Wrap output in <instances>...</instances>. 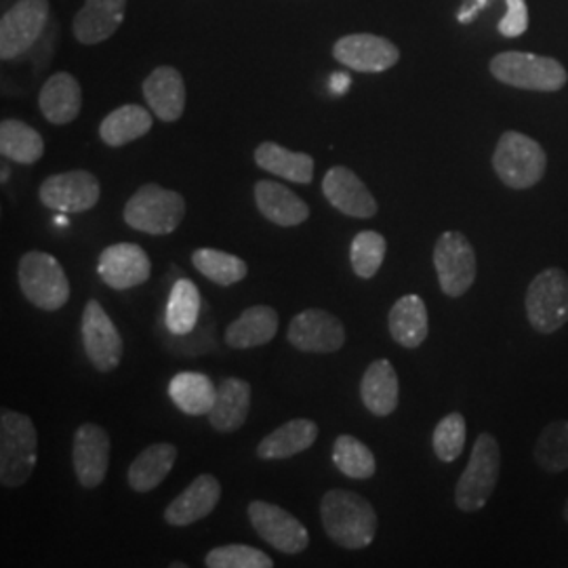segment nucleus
I'll return each mask as SVG.
<instances>
[{
    "mask_svg": "<svg viewBox=\"0 0 568 568\" xmlns=\"http://www.w3.org/2000/svg\"><path fill=\"white\" fill-rule=\"evenodd\" d=\"M49 0H20L0 20V58L18 60L28 53L49 21Z\"/></svg>",
    "mask_w": 568,
    "mask_h": 568,
    "instance_id": "nucleus-10",
    "label": "nucleus"
},
{
    "mask_svg": "<svg viewBox=\"0 0 568 568\" xmlns=\"http://www.w3.org/2000/svg\"><path fill=\"white\" fill-rule=\"evenodd\" d=\"M321 520L333 544L345 549H365L373 544L379 518L371 501L354 490L333 488L321 504Z\"/></svg>",
    "mask_w": 568,
    "mask_h": 568,
    "instance_id": "nucleus-1",
    "label": "nucleus"
},
{
    "mask_svg": "<svg viewBox=\"0 0 568 568\" xmlns=\"http://www.w3.org/2000/svg\"><path fill=\"white\" fill-rule=\"evenodd\" d=\"M126 225L150 236H166L175 232L185 217L182 194L166 190L159 183H145L124 204L122 213Z\"/></svg>",
    "mask_w": 568,
    "mask_h": 568,
    "instance_id": "nucleus-3",
    "label": "nucleus"
},
{
    "mask_svg": "<svg viewBox=\"0 0 568 568\" xmlns=\"http://www.w3.org/2000/svg\"><path fill=\"white\" fill-rule=\"evenodd\" d=\"M331 89H333V93L344 95L345 91L349 89V77H347L345 72L333 74V77H331Z\"/></svg>",
    "mask_w": 568,
    "mask_h": 568,
    "instance_id": "nucleus-43",
    "label": "nucleus"
},
{
    "mask_svg": "<svg viewBox=\"0 0 568 568\" xmlns=\"http://www.w3.org/2000/svg\"><path fill=\"white\" fill-rule=\"evenodd\" d=\"M565 520H567V523H568V499H567V504H565Z\"/></svg>",
    "mask_w": 568,
    "mask_h": 568,
    "instance_id": "nucleus-46",
    "label": "nucleus"
},
{
    "mask_svg": "<svg viewBox=\"0 0 568 568\" xmlns=\"http://www.w3.org/2000/svg\"><path fill=\"white\" fill-rule=\"evenodd\" d=\"M255 203L267 222L281 227H295L310 217V206L281 183L262 180L255 183Z\"/></svg>",
    "mask_w": 568,
    "mask_h": 568,
    "instance_id": "nucleus-21",
    "label": "nucleus"
},
{
    "mask_svg": "<svg viewBox=\"0 0 568 568\" xmlns=\"http://www.w3.org/2000/svg\"><path fill=\"white\" fill-rule=\"evenodd\" d=\"M490 72L497 81L527 91H560L568 81L567 70L560 61L532 53L509 51L490 61Z\"/></svg>",
    "mask_w": 568,
    "mask_h": 568,
    "instance_id": "nucleus-7",
    "label": "nucleus"
},
{
    "mask_svg": "<svg viewBox=\"0 0 568 568\" xmlns=\"http://www.w3.org/2000/svg\"><path fill=\"white\" fill-rule=\"evenodd\" d=\"M9 178H11V171L7 169V164H2V183H7Z\"/></svg>",
    "mask_w": 568,
    "mask_h": 568,
    "instance_id": "nucleus-44",
    "label": "nucleus"
},
{
    "mask_svg": "<svg viewBox=\"0 0 568 568\" xmlns=\"http://www.w3.org/2000/svg\"><path fill=\"white\" fill-rule=\"evenodd\" d=\"M255 163L267 173L278 175L286 182L312 183L314 159L304 152H291L274 142H264L255 150Z\"/></svg>",
    "mask_w": 568,
    "mask_h": 568,
    "instance_id": "nucleus-30",
    "label": "nucleus"
},
{
    "mask_svg": "<svg viewBox=\"0 0 568 568\" xmlns=\"http://www.w3.org/2000/svg\"><path fill=\"white\" fill-rule=\"evenodd\" d=\"M171 567H173V568H183V567H185V565H182V562H173V565H171Z\"/></svg>",
    "mask_w": 568,
    "mask_h": 568,
    "instance_id": "nucleus-45",
    "label": "nucleus"
},
{
    "mask_svg": "<svg viewBox=\"0 0 568 568\" xmlns=\"http://www.w3.org/2000/svg\"><path fill=\"white\" fill-rule=\"evenodd\" d=\"M246 511L257 535L272 548L288 556H295L310 546L307 528L302 525V520H297L286 509L267 501H251Z\"/></svg>",
    "mask_w": 568,
    "mask_h": 568,
    "instance_id": "nucleus-12",
    "label": "nucleus"
},
{
    "mask_svg": "<svg viewBox=\"0 0 568 568\" xmlns=\"http://www.w3.org/2000/svg\"><path fill=\"white\" fill-rule=\"evenodd\" d=\"M333 464L344 476L354 480H368L377 471L373 450L358 438L347 434L337 436L333 443Z\"/></svg>",
    "mask_w": 568,
    "mask_h": 568,
    "instance_id": "nucleus-36",
    "label": "nucleus"
},
{
    "mask_svg": "<svg viewBox=\"0 0 568 568\" xmlns=\"http://www.w3.org/2000/svg\"><path fill=\"white\" fill-rule=\"evenodd\" d=\"M39 105L51 124L77 121L82 108L81 84L70 72H58L42 84Z\"/></svg>",
    "mask_w": 568,
    "mask_h": 568,
    "instance_id": "nucleus-24",
    "label": "nucleus"
},
{
    "mask_svg": "<svg viewBox=\"0 0 568 568\" xmlns=\"http://www.w3.org/2000/svg\"><path fill=\"white\" fill-rule=\"evenodd\" d=\"M493 169L514 190H527L541 182L548 169L546 150L518 131H508L493 154Z\"/></svg>",
    "mask_w": 568,
    "mask_h": 568,
    "instance_id": "nucleus-5",
    "label": "nucleus"
},
{
    "mask_svg": "<svg viewBox=\"0 0 568 568\" xmlns=\"http://www.w3.org/2000/svg\"><path fill=\"white\" fill-rule=\"evenodd\" d=\"M126 0H87L74 18V37L82 44L108 41L124 20Z\"/></svg>",
    "mask_w": 568,
    "mask_h": 568,
    "instance_id": "nucleus-22",
    "label": "nucleus"
},
{
    "mask_svg": "<svg viewBox=\"0 0 568 568\" xmlns=\"http://www.w3.org/2000/svg\"><path fill=\"white\" fill-rule=\"evenodd\" d=\"M192 264L204 278L220 286L241 283L248 274V265L244 264V260L217 248H196L192 253Z\"/></svg>",
    "mask_w": 568,
    "mask_h": 568,
    "instance_id": "nucleus-35",
    "label": "nucleus"
},
{
    "mask_svg": "<svg viewBox=\"0 0 568 568\" xmlns=\"http://www.w3.org/2000/svg\"><path fill=\"white\" fill-rule=\"evenodd\" d=\"M18 278L23 297L34 307L55 312L70 302V281L51 253H26L20 260Z\"/></svg>",
    "mask_w": 568,
    "mask_h": 568,
    "instance_id": "nucleus-6",
    "label": "nucleus"
},
{
    "mask_svg": "<svg viewBox=\"0 0 568 568\" xmlns=\"http://www.w3.org/2000/svg\"><path fill=\"white\" fill-rule=\"evenodd\" d=\"M201 293L196 284L187 278H180L173 284L169 304H166V314H164V325L173 335H187L199 325L201 318Z\"/></svg>",
    "mask_w": 568,
    "mask_h": 568,
    "instance_id": "nucleus-34",
    "label": "nucleus"
},
{
    "mask_svg": "<svg viewBox=\"0 0 568 568\" xmlns=\"http://www.w3.org/2000/svg\"><path fill=\"white\" fill-rule=\"evenodd\" d=\"M527 318L537 333L551 335L568 323V274L548 267L528 284Z\"/></svg>",
    "mask_w": 568,
    "mask_h": 568,
    "instance_id": "nucleus-8",
    "label": "nucleus"
},
{
    "mask_svg": "<svg viewBox=\"0 0 568 568\" xmlns=\"http://www.w3.org/2000/svg\"><path fill=\"white\" fill-rule=\"evenodd\" d=\"M102 187L89 171H68L42 182L39 199L47 209L61 213H84L100 203Z\"/></svg>",
    "mask_w": 568,
    "mask_h": 568,
    "instance_id": "nucleus-14",
    "label": "nucleus"
},
{
    "mask_svg": "<svg viewBox=\"0 0 568 568\" xmlns=\"http://www.w3.org/2000/svg\"><path fill=\"white\" fill-rule=\"evenodd\" d=\"M278 333V312L270 305L246 307L243 314L225 328V344L234 349H248L270 344Z\"/></svg>",
    "mask_w": 568,
    "mask_h": 568,
    "instance_id": "nucleus-25",
    "label": "nucleus"
},
{
    "mask_svg": "<svg viewBox=\"0 0 568 568\" xmlns=\"http://www.w3.org/2000/svg\"><path fill=\"white\" fill-rule=\"evenodd\" d=\"M333 58L356 72H386L398 63L400 51L375 34H347L335 42Z\"/></svg>",
    "mask_w": 568,
    "mask_h": 568,
    "instance_id": "nucleus-16",
    "label": "nucleus"
},
{
    "mask_svg": "<svg viewBox=\"0 0 568 568\" xmlns=\"http://www.w3.org/2000/svg\"><path fill=\"white\" fill-rule=\"evenodd\" d=\"M487 4L488 0H469L467 4H464V9L459 11V18H457V20L462 21V23L474 21V18H476Z\"/></svg>",
    "mask_w": 568,
    "mask_h": 568,
    "instance_id": "nucleus-42",
    "label": "nucleus"
},
{
    "mask_svg": "<svg viewBox=\"0 0 568 568\" xmlns=\"http://www.w3.org/2000/svg\"><path fill=\"white\" fill-rule=\"evenodd\" d=\"M286 339L307 354H333L344 347L345 326L335 314L310 307L291 321Z\"/></svg>",
    "mask_w": 568,
    "mask_h": 568,
    "instance_id": "nucleus-13",
    "label": "nucleus"
},
{
    "mask_svg": "<svg viewBox=\"0 0 568 568\" xmlns=\"http://www.w3.org/2000/svg\"><path fill=\"white\" fill-rule=\"evenodd\" d=\"M143 98L156 119L163 122L180 121L185 110V84L182 74L171 65L156 68L143 81Z\"/></svg>",
    "mask_w": 568,
    "mask_h": 568,
    "instance_id": "nucleus-20",
    "label": "nucleus"
},
{
    "mask_svg": "<svg viewBox=\"0 0 568 568\" xmlns=\"http://www.w3.org/2000/svg\"><path fill=\"white\" fill-rule=\"evenodd\" d=\"M220 499H222L220 480L211 474H201L166 506L164 523L171 527H190L211 516V511L217 508Z\"/></svg>",
    "mask_w": 568,
    "mask_h": 568,
    "instance_id": "nucleus-19",
    "label": "nucleus"
},
{
    "mask_svg": "<svg viewBox=\"0 0 568 568\" xmlns=\"http://www.w3.org/2000/svg\"><path fill=\"white\" fill-rule=\"evenodd\" d=\"M535 462L548 474L568 469V422H554L544 427L535 445Z\"/></svg>",
    "mask_w": 568,
    "mask_h": 568,
    "instance_id": "nucleus-37",
    "label": "nucleus"
},
{
    "mask_svg": "<svg viewBox=\"0 0 568 568\" xmlns=\"http://www.w3.org/2000/svg\"><path fill=\"white\" fill-rule=\"evenodd\" d=\"M323 194L331 206L339 213L356 220H368L377 213V201L368 192L363 180L345 166H333L326 171L323 180Z\"/></svg>",
    "mask_w": 568,
    "mask_h": 568,
    "instance_id": "nucleus-18",
    "label": "nucleus"
},
{
    "mask_svg": "<svg viewBox=\"0 0 568 568\" xmlns=\"http://www.w3.org/2000/svg\"><path fill=\"white\" fill-rule=\"evenodd\" d=\"M501 471V450L493 434H480L474 443L467 467L455 487V504L462 511L485 508L495 493Z\"/></svg>",
    "mask_w": 568,
    "mask_h": 568,
    "instance_id": "nucleus-4",
    "label": "nucleus"
},
{
    "mask_svg": "<svg viewBox=\"0 0 568 568\" xmlns=\"http://www.w3.org/2000/svg\"><path fill=\"white\" fill-rule=\"evenodd\" d=\"M152 114L135 103H126L110 112L100 124V138L110 148H121L150 133Z\"/></svg>",
    "mask_w": 568,
    "mask_h": 568,
    "instance_id": "nucleus-31",
    "label": "nucleus"
},
{
    "mask_svg": "<svg viewBox=\"0 0 568 568\" xmlns=\"http://www.w3.org/2000/svg\"><path fill=\"white\" fill-rule=\"evenodd\" d=\"M434 267L448 297H462L476 283V251L462 232H445L434 246Z\"/></svg>",
    "mask_w": 568,
    "mask_h": 568,
    "instance_id": "nucleus-9",
    "label": "nucleus"
},
{
    "mask_svg": "<svg viewBox=\"0 0 568 568\" xmlns=\"http://www.w3.org/2000/svg\"><path fill=\"white\" fill-rule=\"evenodd\" d=\"M82 344L87 358L100 373H110L121 365L122 345L121 333L105 314L98 300H89L82 312Z\"/></svg>",
    "mask_w": 568,
    "mask_h": 568,
    "instance_id": "nucleus-11",
    "label": "nucleus"
},
{
    "mask_svg": "<svg viewBox=\"0 0 568 568\" xmlns=\"http://www.w3.org/2000/svg\"><path fill=\"white\" fill-rule=\"evenodd\" d=\"M251 408V386L239 377L222 379L217 387L215 405L209 410V424L222 434L236 432L244 426Z\"/></svg>",
    "mask_w": 568,
    "mask_h": 568,
    "instance_id": "nucleus-26",
    "label": "nucleus"
},
{
    "mask_svg": "<svg viewBox=\"0 0 568 568\" xmlns=\"http://www.w3.org/2000/svg\"><path fill=\"white\" fill-rule=\"evenodd\" d=\"M39 462V434L34 422L18 413L0 415V483L4 488H20L30 480Z\"/></svg>",
    "mask_w": 568,
    "mask_h": 568,
    "instance_id": "nucleus-2",
    "label": "nucleus"
},
{
    "mask_svg": "<svg viewBox=\"0 0 568 568\" xmlns=\"http://www.w3.org/2000/svg\"><path fill=\"white\" fill-rule=\"evenodd\" d=\"M0 152L13 163L34 164L44 154V142L41 133L30 124L7 119L0 122Z\"/></svg>",
    "mask_w": 568,
    "mask_h": 568,
    "instance_id": "nucleus-33",
    "label": "nucleus"
},
{
    "mask_svg": "<svg viewBox=\"0 0 568 568\" xmlns=\"http://www.w3.org/2000/svg\"><path fill=\"white\" fill-rule=\"evenodd\" d=\"M178 462V447L171 443H156L143 448L126 471L129 487L135 493H150L161 487Z\"/></svg>",
    "mask_w": 568,
    "mask_h": 568,
    "instance_id": "nucleus-29",
    "label": "nucleus"
},
{
    "mask_svg": "<svg viewBox=\"0 0 568 568\" xmlns=\"http://www.w3.org/2000/svg\"><path fill=\"white\" fill-rule=\"evenodd\" d=\"M361 398L363 405L377 417H387L398 408L400 384L398 373L389 361L379 358L368 365L361 382Z\"/></svg>",
    "mask_w": 568,
    "mask_h": 568,
    "instance_id": "nucleus-23",
    "label": "nucleus"
},
{
    "mask_svg": "<svg viewBox=\"0 0 568 568\" xmlns=\"http://www.w3.org/2000/svg\"><path fill=\"white\" fill-rule=\"evenodd\" d=\"M204 565L209 568H272L274 560L262 549L234 544L211 549Z\"/></svg>",
    "mask_w": 568,
    "mask_h": 568,
    "instance_id": "nucleus-40",
    "label": "nucleus"
},
{
    "mask_svg": "<svg viewBox=\"0 0 568 568\" xmlns=\"http://www.w3.org/2000/svg\"><path fill=\"white\" fill-rule=\"evenodd\" d=\"M169 396L182 413L199 417L215 405L217 387L203 373H178L169 384Z\"/></svg>",
    "mask_w": 568,
    "mask_h": 568,
    "instance_id": "nucleus-32",
    "label": "nucleus"
},
{
    "mask_svg": "<svg viewBox=\"0 0 568 568\" xmlns=\"http://www.w3.org/2000/svg\"><path fill=\"white\" fill-rule=\"evenodd\" d=\"M318 426L312 419H291L272 434H267L257 447V457L264 462L291 459L316 443Z\"/></svg>",
    "mask_w": 568,
    "mask_h": 568,
    "instance_id": "nucleus-28",
    "label": "nucleus"
},
{
    "mask_svg": "<svg viewBox=\"0 0 568 568\" xmlns=\"http://www.w3.org/2000/svg\"><path fill=\"white\" fill-rule=\"evenodd\" d=\"M98 274L110 288L126 291L150 281L152 262L140 244H110L98 260Z\"/></svg>",
    "mask_w": 568,
    "mask_h": 568,
    "instance_id": "nucleus-15",
    "label": "nucleus"
},
{
    "mask_svg": "<svg viewBox=\"0 0 568 568\" xmlns=\"http://www.w3.org/2000/svg\"><path fill=\"white\" fill-rule=\"evenodd\" d=\"M72 466L84 488L100 487L110 467V436L98 424H82L72 443Z\"/></svg>",
    "mask_w": 568,
    "mask_h": 568,
    "instance_id": "nucleus-17",
    "label": "nucleus"
},
{
    "mask_svg": "<svg viewBox=\"0 0 568 568\" xmlns=\"http://www.w3.org/2000/svg\"><path fill=\"white\" fill-rule=\"evenodd\" d=\"M387 243L379 232L365 230L354 236L349 246V264L358 278H373L386 260Z\"/></svg>",
    "mask_w": 568,
    "mask_h": 568,
    "instance_id": "nucleus-38",
    "label": "nucleus"
},
{
    "mask_svg": "<svg viewBox=\"0 0 568 568\" xmlns=\"http://www.w3.org/2000/svg\"><path fill=\"white\" fill-rule=\"evenodd\" d=\"M467 427L462 413H448L434 429L432 447L440 462L453 464L466 448Z\"/></svg>",
    "mask_w": 568,
    "mask_h": 568,
    "instance_id": "nucleus-39",
    "label": "nucleus"
},
{
    "mask_svg": "<svg viewBox=\"0 0 568 568\" xmlns=\"http://www.w3.org/2000/svg\"><path fill=\"white\" fill-rule=\"evenodd\" d=\"M389 335L403 347L415 349L424 344L429 333L426 302L419 295H405L389 310Z\"/></svg>",
    "mask_w": 568,
    "mask_h": 568,
    "instance_id": "nucleus-27",
    "label": "nucleus"
},
{
    "mask_svg": "<svg viewBox=\"0 0 568 568\" xmlns=\"http://www.w3.org/2000/svg\"><path fill=\"white\" fill-rule=\"evenodd\" d=\"M508 13L499 23V32L508 39L523 37L528 28L527 0H506Z\"/></svg>",
    "mask_w": 568,
    "mask_h": 568,
    "instance_id": "nucleus-41",
    "label": "nucleus"
}]
</instances>
